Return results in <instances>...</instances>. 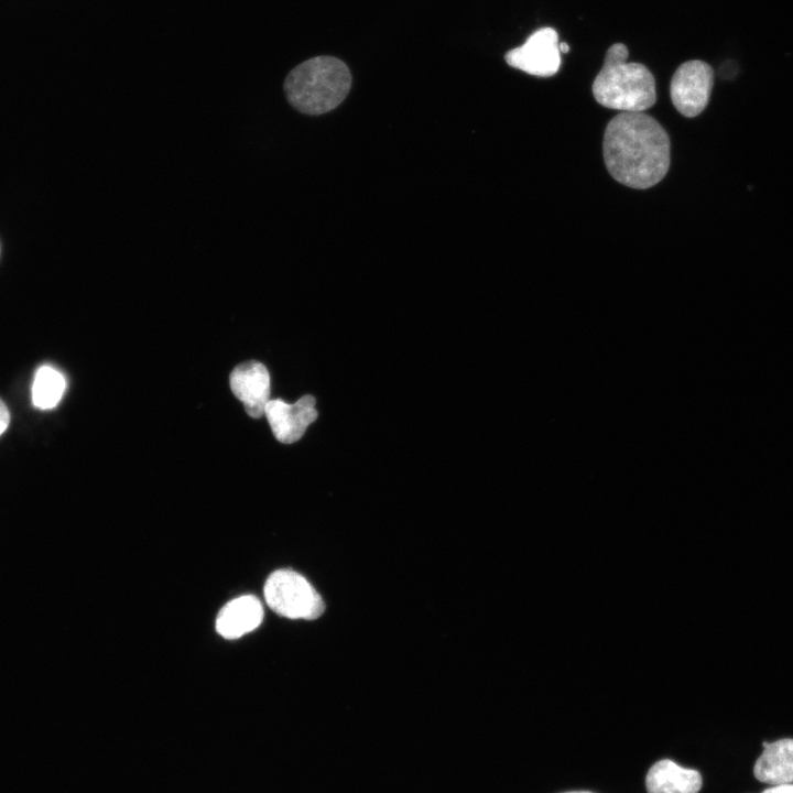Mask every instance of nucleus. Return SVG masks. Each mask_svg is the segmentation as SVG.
Returning <instances> with one entry per match:
<instances>
[{
    "mask_svg": "<svg viewBox=\"0 0 793 793\" xmlns=\"http://www.w3.org/2000/svg\"><path fill=\"white\" fill-rule=\"evenodd\" d=\"M504 58L510 66L530 75L553 76L561 65L556 31L552 28L537 30L523 45L509 51Z\"/></svg>",
    "mask_w": 793,
    "mask_h": 793,
    "instance_id": "nucleus-6",
    "label": "nucleus"
},
{
    "mask_svg": "<svg viewBox=\"0 0 793 793\" xmlns=\"http://www.w3.org/2000/svg\"><path fill=\"white\" fill-rule=\"evenodd\" d=\"M263 619L261 601L252 595H245L227 602L216 619L217 632L228 640L241 636L259 627Z\"/></svg>",
    "mask_w": 793,
    "mask_h": 793,
    "instance_id": "nucleus-9",
    "label": "nucleus"
},
{
    "mask_svg": "<svg viewBox=\"0 0 793 793\" xmlns=\"http://www.w3.org/2000/svg\"><path fill=\"white\" fill-rule=\"evenodd\" d=\"M714 86V70L705 62L694 59L675 70L671 85V100L687 118L698 116L707 106Z\"/></svg>",
    "mask_w": 793,
    "mask_h": 793,
    "instance_id": "nucleus-5",
    "label": "nucleus"
},
{
    "mask_svg": "<svg viewBox=\"0 0 793 793\" xmlns=\"http://www.w3.org/2000/svg\"><path fill=\"white\" fill-rule=\"evenodd\" d=\"M670 148L664 128L644 112H620L605 130L606 167L616 181L632 188L645 189L663 180Z\"/></svg>",
    "mask_w": 793,
    "mask_h": 793,
    "instance_id": "nucleus-1",
    "label": "nucleus"
},
{
    "mask_svg": "<svg viewBox=\"0 0 793 793\" xmlns=\"http://www.w3.org/2000/svg\"><path fill=\"white\" fill-rule=\"evenodd\" d=\"M10 422V414L7 405L0 399V435L7 430Z\"/></svg>",
    "mask_w": 793,
    "mask_h": 793,
    "instance_id": "nucleus-13",
    "label": "nucleus"
},
{
    "mask_svg": "<svg viewBox=\"0 0 793 793\" xmlns=\"http://www.w3.org/2000/svg\"><path fill=\"white\" fill-rule=\"evenodd\" d=\"M267 605L278 615L290 619L313 620L325 609L324 601L311 583L292 569H278L264 585Z\"/></svg>",
    "mask_w": 793,
    "mask_h": 793,
    "instance_id": "nucleus-4",
    "label": "nucleus"
},
{
    "mask_svg": "<svg viewBox=\"0 0 793 793\" xmlns=\"http://www.w3.org/2000/svg\"><path fill=\"white\" fill-rule=\"evenodd\" d=\"M627 57L628 48L622 43L608 48L604 65L593 83V95L606 108L643 112L656 101L655 80L648 67L629 63Z\"/></svg>",
    "mask_w": 793,
    "mask_h": 793,
    "instance_id": "nucleus-3",
    "label": "nucleus"
},
{
    "mask_svg": "<svg viewBox=\"0 0 793 793\" xmlns=\"http://www.w3.org/2000/svg\"><path fill=\"white\" fill-rule=\"evenodd\" d=\"M763 752L753 768L754 776L768 784L793 783V739L763 742Z\"/></svg>",
    "mask_w": 793,
    "mask_h": 793,
    "instance_id": "nucleus-11",
    "label": "nucleus"
},
{
    "mask_svg": "<svg viewBox=\"0 0 793 793\" xmlns=\"http://www.w3.org/2000/svg\"><path fill=\"white\" fill-rule=\"evenodd\" d=\"M63 374L50 366L37 369L32 384L33 404L41 410H48L59 402L65 391Z\"/></svg>",
    "mask_w": 793,
    "mask_h": 793,
    "instance_id": "nucleus-12",
    "label": "nucleus"
},
{
    "mask_svg": "<svg viewBox=\"0 0 793 793\" xmlns=\"http://www.w3.org/2000/svg\"><path fill=\"white\" fill-rule=\"evenodd\" d=\"M230 388L250 416L264 415L270 401V376L263 363L251 360L238 365L230 374Z\"/></svg>",
    "mask_w": 793,
    "mask_h": 793,
    "instance_id": "nucleus-8",
    "label": "nucleus"
},
{
    "mask_svg": "<svg viewBox=\"0 0 793 793\" xmlns=\"http://www.w3.org/2000/svg\"><path fill=\"white\" fill-rule=\"evenodd\" d=\"M315 402L312 395H304L293 404L280 399L270 400L264 415L275 438L284 444L298 441L317 417Z\"/></svg>",
    "mask_w": 793,
    "mask_h": 793,
    "instance_id": "nucleus-7",
    "label": "nucleus"
},
{
    "mask_svg": "<svg viewBox=\"0 0 793 793\" xmlns=\"http://www.w3.org/2000/svg\"><path fill=\"white\" fill-rule=\"evenodd\" d=\"M565 793H593L588 791H573V792H565Z\"/></svg>",
    "mask_w": 793,
    "mask_h": 793,
    "instance_id": "nucleus-16",
    "label": "nucleus"
},
{
    "mask_svg": "<svg viewBox=\"0 0 793 793\" xmlns=\"http://www.w3.org/2000/svg\"><path fill=\"white\" fill-rule=\"evenodd\" d=\"M702 775L693 769H685L670 759L654 763L645 778L648 793H698Z\"/></svg>",
    "mask_w": 793,
    "mask_h": 793,
    "instance_id": "nucleus-10",
    "label": "nucleus"
},
{
    "mask_svg": "<svg viewBox=\"0 0 793 793\" xmlns=\"http://www.w3.org/2000/svg\"><path fill=\"white\" fill-rule=\"evenodd\" d=\"M558 48H560V51H562L563 53H567V52L569 51V46L567 45V43H561V44L558 45Z\"/></svg>",
    "mask_w": 793,
    "mask_h": 793,
    "instance_id": "nucleus-15",
    "label": "nucleus"
},
{
    "mask_svg": "<svg viewBox=\"0 0 793 793\" xmlns=\"http://www.w3.org/2000/svg\"><path fill=\"white\" fill-rule=\"evenodd\" d=\"M351 86L347 65L333 56H318L294 67L284 80V94L297 111L316 116L335 109Z\"/></svg>",
    "mask_w": 793,
    "mask_h": 793,
    "instance_id": "nucleus-2",
    "label": "nucleus"
},
{
    "mask_svg": "<svg viewBox=\"0 0 793 793\" xmlns=\"http://www.w3.org/2000/svg\"><path fill=\"white\" fill-rule=\"evenodd\" d=\"M763 793H793V784H779L763 791Z\"/></svg>",
    "mask_w": 793,
    "mask_h": 793,
    "instance_id": "nucleus-14",
    "label": "nucleus"
}]
</instances>
